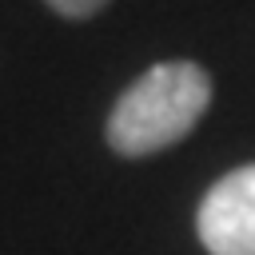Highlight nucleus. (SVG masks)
Listing matches in <instances>:
<instances>
[{
    "instance_id": "nucleus-1",
    "label": "nucleus",
    "mask_w": 255,
    "mask_h": 255,
    "mask_svg": "<svg viewBox=\"0 0 255 255\" xmlns=\"http://www.w3.org/2000/svg\"><path fill=\"white\" fill-rule=\"evenodd\" d=\"M211 104V80L191 60L147 68L112 108L108 143L120 155H151L179 143Z\"/></svg>"
},
{
    "instance_id": "nucleus-2",
    "label": "nucleus",
    "mask_w": 255,
    "mask_h": 255,
    "mask_svg": "<svg viewBox=\"0 0 255 255\" xmlns=\"http://www.w3.org/2000/svg\"><path fill=\"white\" fill-rule=\"evenodd\" d=\"M195 227L211 255H255V163L235 167L211 183Z\"/></svg>"
},
{
    "instance_id": "nucleus-3",
    "label": "nucleus",
    "mask_w": 255,
    "mask_h": 255,
    "mask_svg": "<svg viewBox=\"0 0 255 255\" xmlns=\"http://www.w3.org/2000/svg\"><path fill=\"white\" fill-rule=\"evenodd\" d=\"M108 0H48V8H56L60 16H72V20H84V16H96Z\"/></svg>"
}]
</instances>
